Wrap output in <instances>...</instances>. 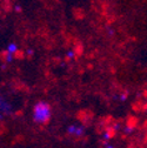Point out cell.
Returning <instances> with one entry per match:
<instances>
[{"label": "cell", "mask_w": 147, "mask_h": 148, "mask_svg": "<svg viewBox=\"0 0 147 148\" xmlns=\"http://www.w3.org/2000/svg\"><path fill=\"white\" fill-rule=\"evenodd\" d=\"M51 118V107L47 102H38L33 108V120L36 123H46Z\"/></svg>", "instance_id": "obj_1"}, {"label": "cell", "mask_w": 147, "mask_h": 148, "mask_svg": "<svg viewBox=\"0 0 147 148\" xmlns=\"http://www.w3.org/2000/svg\"><path fill=\"white\" fill-rule=\"evenodd\" d=\"M68 133L76 136H81L84 134V128L81 126H77V125H72L68 127Z\"/></svg>", "instance_id": "obj_2"}, {"label": "cell", "mask_w": 147, "mask_h": 148, "mask_svg": "<svg viewBox=\"0 0 147 148\" xmlns=\"http://www.w3.org/2000/svg\"><path fill=\"white\" fill-rule=\"evenodd\" d=\"M109 138H111V134H109V132H105V134H104V139H105V140H108Z\"/></svg>", "instance_id": "obj_3"}, {"label": "cell", "mask_w": 147, "mask_h": 148, "mask_svg": "<svg viewBox=\"0 0 147 148\" xmlns=\"http://www.w3.org/2000/svg\"><path fill=\"white\" fill-rule=\"evenodd\" d=\"M105 148H114V146L113 145H111V143H106V146H105Z\"/></svg>", "instance_id": "obj_4"}]
</instances>
